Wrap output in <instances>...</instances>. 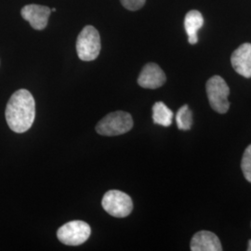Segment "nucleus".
<instances>
[{
    "label": "nucleus",
    "instance_id": "obj_1",
    "mask_svg": "<svg viewBox=\"0 0 251 251\" xmlns=\"http://www.w3.org/2000/svg\"><path fill=\"white\" fill-rule=\"evenodd\" d=\"M6 120L9 128L16 133L27 131L35 121L36 102L27 90L15 91L6 108Z\"/></svg>",
    "mask_w": 251,
    "mask_h": 251
},
{
    "label": "nucleus",
    "instance_id": "obj_2",
    "mask_svg": "<svg viewBox=\"0 0 251 251\" xmlns=\"http://www.w3.org/2000/svg\"><path fill=\"white\" fill-rule=\"evenodd\" d=\"M133 126L131 116L123 111L110 113L96 126V131L102 136H118L129 131Z\"/></svg>",
    "mask_w": 251,
    "mask_h": 251
},
{
    "label": "nucleus",
    "instance_id": "obj_3",
    "mask_svg": "<svg viewBox=\"0 0 251 251\" xmlns=\"http://www.w3.org/2000/svg\"><path fill=\"white\" fill-rule=\"evenodd\" d=\"M100 37L95 27H84L76 39V52L84 62L94 61L100 51Z\"/></svg>",
    "mask_w": 251,
    "mask_h": 251
},
{
    "label": "nucleus",
    "instance_id": "obj_4",
    "mask_svg": "<svg viewBox=\"0 0 251 251\" xmlns=\"http://www.w3.org/2000/svg\"><path fill=\"white\" fill-rule=\"evenodd\" d=\"M206 90L211 108L219 114H225L230 108V89L225 79L220 75L210 77L206 82Z\"/></svg>",
    "mask_w": 251,
    "mask_h": 251
},
{
    "label": "nucleus",
    "instance_id": "obj_5",
    "mask_svg": "<svg viewBox=\"0 0 251 251\" xmlns=\"http://www.w3.org/2000/svg\"><path fill=\"white\" fill-rule=\"evenodd\" d=\"M103 209L113 217L125 218L132 212V199L125 193L118 190H110L101 201Z\"/></svg>",
    "mask_w": 251,
    "mask_h": 251
},
{
    "label": "nucleus",
    "instance_id": "obj_6",
    "mask_svg": "<svg viewBox=\"0 0 251 251\" xmlns=\"http://www.w3.org/2000/svg\"><path fill=\"white\" fill-rule=\"evenodd\" d=\"M91 233L90 225L82 221H72L59 228L57 237L67 246H79L86 242Z\"/></svg>",
    "mask_w": 251,
    "mask_h": 251
},
{
    "label": "nucleus",
    "instance_id": "obj_7",
    "mask_svg": "<svg viewBox=\"0 0 251 251\" xmlns=\"http://www.w3.org/2000/svg\"><path fill=\"white\" fill-rule=\"evenodd\" d=\"M167 80L166 75L156 63H147L138 78V84L144 89L155 90L162 87Z\"/></svg>",
    "mask_w": 251,
    "mask_h": 251
},
{
    "label": "nucleus",
    "instance_id": "obj_8",
    "mask_svg": "<svg viewBox=\"0 0 251 251\" xmlns=\"http://www.w3.org/2000/svg\"><path fill=\"white\" fill-rule=\"evenodd\" d=\"M50 13L51 9L49 7L36 4L26 5L21 10L23 18L29 22L31 26L36 30L45 29Z\"/></svg>",
    "mask_w": 251,
    "mask_h": 251
},
{
    "label": "nucleus",
    "instance_id": "obj_9",
    "mask_svg": "<svg viewBox=\"0 0 251 251\" xmlns=\"http://www.w3.org/2000/svg\"><path fill=\"white\" fill-rule=\"evenodd\" d=\"M231 63L235 72L246 78H251V43H244L233 51L231 57Z\"/></svg>",
    "mask_w": 251,
    "mask_h": 251
},
{
    "label": "nucleus",
    "instance_id": "obj_10",
    "mask_svg": "<svg viewBox=\"0 0 251 251\" xmlns=\"http://www.w3.org/2000/svg\"><path fill=\"white\" fill-rule=\"evenodd\" d=\"M192 251H221L223 247L219 237L209 231H200L191 240Z\"/></svg>",
    "mask_w": 251,
    "mask_h": 251
},
{
    "label": "nucleus",
    "instance_id": "obj_11",
    "mask_svg": "<svg viewBox=\"0 0 251 251\" xmlns=\"http://www.w3.org/2000/svg\"><path fill=\"white\" fill-rule=\"evenodd\" d=\"M204 18L198 10H191L186 14L184 19V27L188 36V42L195 45L198 42V30L203 26Z\"/></svg>",
    "mask_w": 251,
    "mask_h": 251
},
{
    "label": "nucleus",
    "instance_id": "obj_12",
    "mask_svg": "<svg viewBox=\"0 0 251 251\" xmlns=\"http://www.w3.org/2000/svg\"><path fill=\"white\" fill-rule=\"evenodd\" d=\"M173 119V112L164 102L157 101L152 106L153 123L163 126H170Z\"/></svg>",
    "mask_w": 251,
    "mask_h": 251
},
{
    "label": "nucleus",
    "instance_id": "obj_13",
    "mask_svg": "<svg viewBox=\"0 0 251 251\" xmlns=\"http://www.w3.org/2000/svg\"><path fill=\"white\" fill-rule=\"evenodd\" d=\"M176 122L180 130H189L193 125V115L188 105L179 108L176 115Z\"/></svg>",
    "mask_w": 251,
    "mask_h": 251
},
{
    "label": "nucleus",
    "instance_id": "obj_14",
    "mask_svg": "<svg viewBox=\"0 0 251 251\" xmlns=\"http://www.w3.org/2000/svg\"><path fill=\"white\" fill-rule=\"evenodd\" d=\"M243 174L248 181L251 182V144L248 146L243 154L241 162Z\"/></svg>",
    "mask_w": 251,
    "mask_h": 251
},
{
    "label": "nucleus",
    "instance_id": "obj_15",
    "mask_svg": "<svg viewBox=\"0 0 251 251\" xmlns=\"http://www.w3.org/2000/svg\"><path fill=\"white\" fill-rule=\"evenodd\" d=\"M120 2L126 9L134 11L142 9L146 0H120Z\"/></svg>",
    "mask_w": 251,
    "mask_h": 251
},
{
    "label": "nucleus",
    "instance_id": "obj_16",
    "mask_svg": "<svg viewBox=\"0 0 251 251\" xmlns=\"http://www.w3.org/2000/svg\"><path fill=\"white\" fill-rule=\"evenodd\" d=\"M248 251H251V240L249 241V247H248Z\"/></svg>",
    "mask_w": 251,
    "mask_h": 251
},
{
    "label": "nucleus",
    "instance_id": "obj_17",
    "mask_svg": "<svg viewBox=\"0 0 251 251\" xmlns=\"http://www.w3.org/2000/svg\"><path fill=\"white\" fill-rule=\"evenodd\" d=\"M51 9V11H56V9Z\"/></svg>",
    "mask_w": 251,
    "mask_h": 251
}]
</instances>
